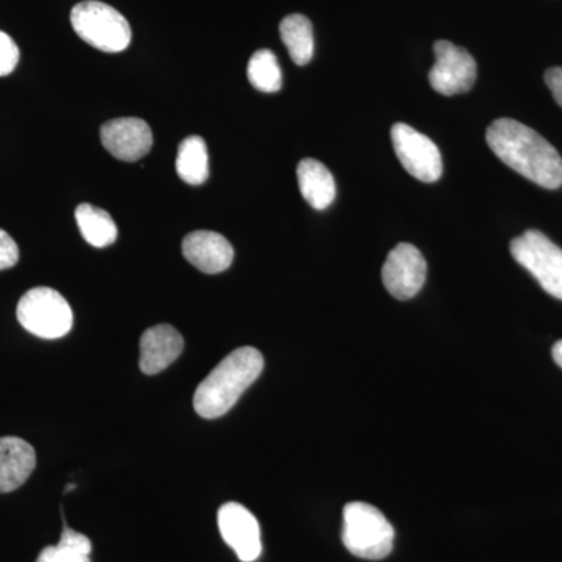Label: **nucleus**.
<instances>
[{"label":"nucleus","mask_w":562,"mask_h":562,"mask_svg":"<svg viewBox=\"0 0 562 562\" xmlns=\"http://www.w3.org/2000/svg\"><path fill=\"white\" fill-rule=\"evenodd\" d=\"M486 140L498 160L546 190L562 187V158L552 144L522 122L497 120L486 132Z\"/></svg>","instance_id":"nucleus-1"},{"label":"nucleus","mask_w":562,"mask_h":562,"mask_svg":"<svg viewBox=\"0 0 562 562\" xmlns=\"http://www.w3.org/2000/svg\"><path fill=\"white\" fill-rule=\"evenodd\" d=\"M265 369V358L254 347L233 350L199 384L194 409L203 419H217L231 412L244 392L257 382Z\"/></svg>","instance_id":"nucleus-2"},{"label":"nucleus","mask_w":562,"mask_h":562,"mask_svg":"<svg viewBox=\"0 0 562 562\" xmlns=\"http://www.w3.org/2000/svg\"><path fill=\"white\" fill-rule=\"evenodd\" d=\"M394 536L390 520L375 506L351 502L344 508L342 542L355 557L369 561L390 557Z\"/></svg>","instance_id":"nucleus-3"},{"label":"nucleus","mask_w":562,"mask_h":562,"mask_svg":"<svg viewBox=\"0 0 562 562\" xmlns=\"http://www.w3.org/2000/svg\"><path fill=\"white\" fill-rule=\"evenodd\" d=\"M70 24L94 49L117 54L131 46L132 29L127 20L120 11L98 0L77 3L70 11Z\"/></svg>","instance_id":"nucleus-4"},{"label":"nucleus","mask_w":562,"mask_h":562,"mask_svg":"<svg viewBox=\"0 0 562 562\" xmlns=\"http://www.w3.org/2000/svg\"><path fill=\"white\" fill-rule=\"evenodd\" d=\"M16 316L25 330L43 339L63 338L74 324L68 301L60 292L46 286L25 292L18 303Z\"/></svg>","instance_id":"nucleus-5"},{"label":"nucleus","mask_w":562,"mask_h":562,"mask_svg":"<svg viewBox=\"0 0 562 562\" xmlns=\"http://www.w3.org/2000/svg\"><path fill=\"white\" fill-rule=\"evenodd\" d=\"M514 260L535 277L542 290L562 301V249L542 232L528 231L512 241Z\"/></svg>","instance_id":"nucleus-6"},{"label":"nucleus","mask_w":562,"mask_h":562,"mask_svg":"<svg viewBox=\"0 0 562 562\" xmlns=\"http://www.w3.org/2000/svg\"><path fill=\"white\" fill-rule=\"evenodd\" d=\"M391 138L395 155L409 176L424 183H435L441 179V151L428 136L417 132L412 125L397 122L392 125Z\"/></svg>","instance_id":"nucleus-7"},{"label":"nucleus","mask_w":562,"mask_h":562,"mask_svg":"<svg viewBox=\"0 0 562 562\" xmlns=\"http://www.w3.org/2000/svg\"><path fill=\"white\" fill-rule=\"evenodd\" d=\"M435 66L428 72L432 90L439 94L457 95L471 91L476 80L475 58L450 41H436Z\"/></svg>","instance_id":"nucleus-8"},{"label":"nucleus","mask_w":562,"mask_h":562,"mask_svg":"<svg viewBox=\"0 0 562 562\" xmlns=\"http://www.w3.org/2000/svg\"><path fill=\"white\" fill-rule=\"evenodd\" d=\"M383 284L392 297L409 301L419 294L427 280V261L413 244L395 246L384 262Z\"/></svg>","instance_id":"nucleus-9"},{"label":"nucleus","mask_w":562,"mask_h":562,"mask_svg":"<svg viewBox=\"0 0 562 562\" xmlns=\"http://www.w3.org/2000/svg\"><path fill=\"white\" fill-rule=\"evenodd\" d=\"M217 524L222 539L232 547L243 562H254L260 558L261 530L257 517L239 503L231 502L221 506Z\"/></svg>","instance_id":"nucleus-10"},{"label":"nucleus","mask_w":562,"mask_h":562,"mask_svg":"<svg viewBox=\"0 0 562 562\" xmlns=\"http://www.w3.org/2000/svg\"><path fill=\"white\" fill-rule=\"evenodd\" d=\"M103 147L121 161H138L154 144L149 124L138 117H121L105 122L101 128Z\"/></svg>","instance_id":"nucleus-11"},{"label":"nucleus","mask_w":562,"mask_h":562,"mask_svg":"<svg viewBox=\"0 0 562 562\" xmlns=\"http://www.w3.org/2000/svg\"><path fill=\"white\" fill-rule=\"evenodd\" d=\"M181 251L187 261L205 273H220L231 268L235 251L225 236L199 231L184 236Z\"/></svg>","instance_id":"nucleus-12"},{"label":"nucleus","mask_w":562,"mask_h":562,"mask_svg":"<svg viewBox=\"0 0 562 562\" xmlns=\"http://www.w3.org/2000/svg\"><path fill=\"white\" fill-rule=\"evenodd\" d=\"M139 368L146 375H155L168 369L183 351L184 341L172 325L160 324L140 336Z\"/></svg>","instance_id":"nucleus-13"},{"label":"nucleus","mask_w":562,"mask_h":562,"mask_svg":"<svg viewBox=\"0 0 562 562\" xmlns=\"http://www.w3.org/2000/svg\"><path fill=\"white\" fill-rule=\"evenodd\" d=\"M36 468L35 449L16 436L0 438V494L16 491Z\"/></svg>","instance_id":"nucleus-14"},{"label":"nucleus","mask_w":562,"mask_h":562,"mask_svg":"<svg viewBox=\"0 0 562 562\" xmlns=\"http://www.w3.org/2000/svg\"><path fill=\"white\" fill-rule=\"evenodd\" d=\"M299 188L303 199L314 210L324 211L336 198V183L330 169L314 158H305L297 166Z\"/></svg>","instance_id":"nucleus-15"},{"label":"nucleus","mask_w":562,"mask_h":562,"mask_svg":"<svg viewBox=\"0 0 562 562\" xmlns=\"http://www.w3.org/2000/svg\"><path fill=\"white\" fill-rule=\"evenodd\" d=\"M176 169L180 179L192 187H199L209 180V149L202 136H188L187 139L181 140Z\"/></svg>","instance_id":"nucleus-16"},{"label":"nucleus","mask_w":562,"mask_h":562,"mask_svg":"<svg viewBox=\"0 0 562 562\" xmlns=\"http://www.w3.org/2000/svg\"><path fill=\"white\" fill-rule=\"evenodd\" d=\"M76 220L81 236L90 246L103 249V247H109L116 241V224L105 210L98 209V206L90 205V203H81L77 206Z\"/></svg>","instance_id":"nucleus-17"},{"label":"nucleus","mask_w":562,"mask_h":562,"mask_svg":"<svg viewBox=\"0 0 562 562\" xmlns=\"http://www.w3.org/2000/svg\"><path fill=\"white\" fill-rule=\"evenodd\" d=\"M280 36L290 52L292 61L308 65L314 55L313 25L303 14H290L280 24Z\"/></svg>","instance_id":"nucleus-18"},{"label":"nucleus","mask_w":562,"mask_h":562,"mask_svg":"<svg viewBox=\"0 0 562 562\" xmlns=\"http://www.w3.org/2000/svg\"><path fill=\"white\" fill-rule=\"evenodd\" d=\"M247 77L251 87L258 91L277 92L281 90L283 77L276 54L269 49H261L251 55L249 66H247Z\"/></svg>","instance_id":"nucleus-19"},{"label":"nucleus","mask_w":562,"mask_h":562,"mask_svg":"<svg viewBox=\"0 0 562 562\" xmlns=\"http://www.w3.org/2000/svg\"><path fill=\"white\" fill-rule=\"evenodd\" d=\"M63 562H91V541L87 536L65 527L57 546Z\"/></svg>","instance_id":"nucleus-20"},{"label":"nucleus","mask_w":562,"mask_h":562,"mask_svg":"<svg viewBox=\"0 0 562 562\" xmlns=\"http://www.w3.org/2000/svg\"><path fill=\"white\" fill-rule=\"evenodd\" d=\"M20 47L5 32H0V77L9 76L20 63Z\"/></svg>","instance_id":"nucleus-21"},{"label":"nucleus","mask_w":562,"mask_h":562,"mask_svg":"<svg viewBox=\"0 0 562 562\" xmlns=\"http://www.w3.org/2000/svg\"><path fill=\"white\" fill-rule=\"evenodd\" d=\"M20 261V247L9 233L0 231V271L13 268Z\"/></svg>","instance_id":"nucleus-22"},{"label":"nucleus","mask_w":562,"mask_h":562,"mask_svg":"<svg viewBox=\"0 0 562 562\" xmlns=\"http://www.w3.org/2000/svg\"><path fill=\"white\" fill-rule=\"evenodd\" d=\"M546 83L552 91L554 101L562 109V68H550L546 72Z\"/></svg>","instance_id":"nucleus-23"},{"label":"nucleus","mask_w":562,"mask_h":562,"mask_svg":"<svg viewBox=\"0 0 562 562\" xmlns=\"http://www.w3.org/2000/svg\"><path fill=\"white\" fill-rule=\"evenodd\" d=\"M36 562H63L60 553H58L57 546L46 547L43 552L40 553Z\"/></svg>","instance_id":"nucleus-24"},{"label":"nucleus","mask_w":562,"mask_h":562,"mask_svg":"<svg viewBox=\"0 0 562 562\" xmlns=\"http://www.w3.org/2000/svg\"><path fill=\"white\" fill-rule=\"evenodd\" d=\"M552 355L554 362L562 369V341L554 344Z\"/></svg>","instance_id":"nucleus-25"}]
</instances>
